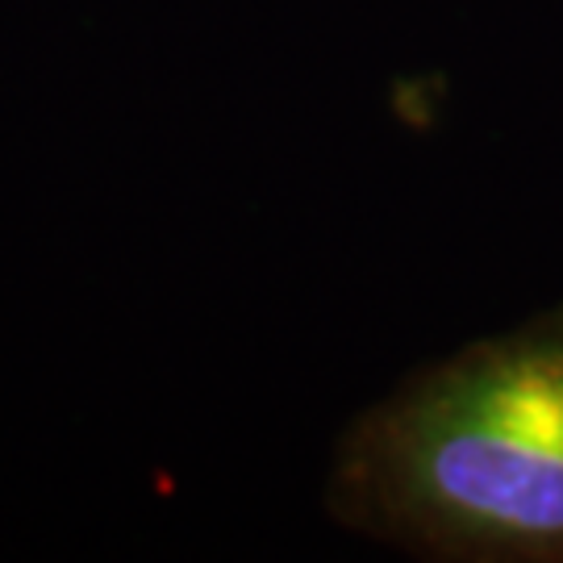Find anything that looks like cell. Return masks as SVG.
<instances>
[{
    "label": "cell",
    "mask_w": 563,
    "mask_h": 563,
    "mask_svg": "<svg viewBox=\"0 0 563 563\" xmlns=\"http://www.w3.org/2000/svg\"><path fill=\"white\" fill-rule=\"evenodd\" d=\"M360 476L418 543L563 560V325L443 363L372 422Z\"/></svg>",
    "instance_id": "6da1fadb"
}]
</instances>
